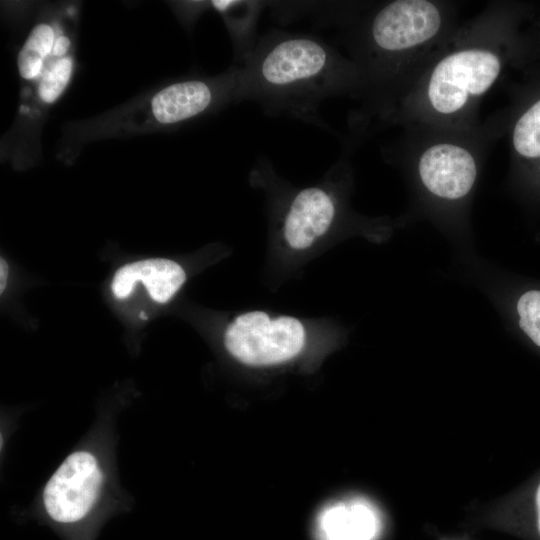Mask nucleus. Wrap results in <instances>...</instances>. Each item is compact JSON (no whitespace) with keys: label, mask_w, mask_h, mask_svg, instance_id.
Listing matches in <instances>:
<instances>
[{"label":"nucleus","mask_w":540,"mask_h":540,"mask_svg":"<svg viewBox=\"0 0 540 540\" xmlns=\"http://www.w3.org/2000/svg\"><path fill=\"white\" fill-rule=\"evenodd\" d=\"M506 12L491 9L457 28L380 120L409 127L470 128L481 99L513 60Z\"/></svg>","instance_id":"nucleus-1"},{"label":"nucleus","mask_w":540,"mask_h":540,"mask_svg":"<svg viewBox=\"0 0 540 540\" xmlns=\"http://www.w3.org/2000/svg\"><path fill=\"white\" fill-rule=\"evenodd\" d=\"M448 3L393 0L345 18V45L362 79L354 124L381 120L455 31Z\"/></svg>","instance_id":"nucleus-2"},{"label":"nucleus","mask_w":540,"mask_h":540,"mask_svg":"<svg viewBox=\"0 0 540 540\" xmlns=\"http://www.w3.org/2000/svg\"><path fill=\"white\" fill-rule=\"evenodd\" d=\"M241 67L242 101L257 103L269 117L285 116L330 129L320 114L332 97L359 99L356 64L323 39L271 29Z\"/></svg>","instance_id":"nucleus-3"},{"label":"nucleus","mask_w":540,"mask_h":540,"mask_svg":"<svg viewBox=\"0 0 540 540\" xmlns=\"http://www.w3.org/2000/svg\"><path fill=\"white\" fill-rule=\"evenodd\" d=\"M416 136L388 155L407 157L423 196L442 206H459L469 199L478 181L484 136L470 128L409 127ZM408 140V139H407Z\"/></svg>","instance_id":"nucleus-4"},{"label":"nucleus","mask_w":540,"mask_h":540,"mask_svg":"<svg viewBox=\"0 0 540 540\" xmlns=\"http://www.w3.org/2000/svg\"><path fill=\"white\" fill-rule=\"evenodd\" d=\"M303 324L296 318H272L262 311L237 316L227 327L224 344L241 363L252 366L279 364L297 356L305 345Z\"/></svg>","instance_id":"nucleus-5"},{"label":"nucleus","mask_w":540,"mask_h":540,"mask_svg":"<svg viewBox=\"0 0 540 540\" xmlns=\"http://www.w3.org/2000/svg\"><path fill=\"white\" fill-rule=\"evenodd\" d=\"M105 474L98 457L88 450L72 452L47 481L42 502L54 522L69 525L86 518L97 505Z\"/></svg>","instance_id":"nucleus-6"},{"label":"nucleus","mask_w":540,"mask_h":540,"mask_svg":"<svg viewBox=\"0 0 540 540\" xmlns=\"http://www.w3.org/2000/svg\"><path fill=\"white\" fill-rule=\"evenodd\" d=\"M340 212L337 195L327 185L301 188L284 209L283 235L296 250L310 247L334 225Z\"/></svg>","instance_id":"nucleus-7"},{"label":"nucleus","mask_w":540,"mask_h":540,"mask_svg":"<svg viewBox=\"0 0 540 540\" xmlns=\"http://www.w3.org/2000/svg\"><path fill=\"white\" fill-rule=\"evenodd\" d=\"M186 274L176 262L168 259H148L129 263L121 267L111 282L113 295L127 298L138 283H142L150 297L165 303L181 288Z\"/></svg>","instance_id":"nucleus-8"},{"label":"nucleus","mask_w":540,"mask_h":540,"mask_svg":"<svg viewBox=\"0 0 540 540\" xmlns=\"http://www.w3.org/2000/svg\"><path fill=\"white\" fill-rule=\"evenodd\" d=\"M380 526L375 508L360 499L331 505L323 510L318 519L323 540H374Z\"/></svg>","instance_id":"nucleus-9"},{"label":"nucleus","mask_w":540,"mask_h":540,"mask_svg":"<svg viewBox=\"0 0 540 540\" xmlns=\"http://www.w3.org/2000/svg\"><path fill=\"white\" fill-rule=\"evenodd\" d=\"M211 5L224 17L233 40L237 62L243 66L258 44L260 37L257 36V24L268 2L214 0Z\"/></svg>","instance_id":"nucleus-10"},{"label":"nucleus","mask_w":540,"mask_h":540,"mask_svg":"<svg viewBox=\"0 0 540 540\" xmlns=\"http://www.w3.org/2000/svg\"><path fill=\"white\" fill-rule=\"evenodd\" d=\"M510 142L513 155L521 162L540 165V97L514 121Z\"/></svg>","instance_id":"nucleus-11"},{"label":"nucleus","mask_w":540,"mask_h":540,"mask_svg":"<svg viewBox=\"0 0 540 540\" xmlns=\"http://www.w3.org/2000/svg\"><path fill=\"white\" fill-rule=\"evenodd\" d=\"M54 31L47 24L33 28L18 55V70L27 80L36 78L41 72L44 59L54 46Z\"/></svg>","instance_id":"nucleus-12"},{"label":"nucleus","mask_w":540,"mask_h":540,"mask_svg":"<svg viewBox=\"0 0 540 540\" xmlns=\"http://www.w3.org/2000/svg\"><path fill=\"white\" fill-rule=\"evenodd\" d=\"M515 312L521 331L540 348V290L531 289L521 294Z\"/></svg>","instance_id":"nucleus-13"},{"label":"nucleus","mask_w":540,"mask_h":540,"mask_svg":"<svg viewBox=\"0 0 540 540\" xmlns=\"http://www.w3.org/2000/svg\"><path fill=\"white\" fill-rule=\"evenodd\" d=\"M73 62L69 57L56 60L44 73L38 92L42 101L54 102L66 88L72 73Z\"/></svg>","instance_id":"nucleus-14"},{"label":"nucleus","mask_w":540,"mask_h":540,"mask_svg":"<svg viewBox=\"0 0 540 540\" xmlns=\"http://www.w3.org/2000/svg\"><path fill=\"white\" fill-rule=\"evenodd\" d=\"M70 46V41L67 37L61 36L54 43L52 53L54 56H63Z\"/></svg>","instance_id":"nucleus-15"},{"label":"nucleus","mask_w":540,"mask_h":540,"mask_svg":"<svg viewBox=\"0 0 540 540\" xmlns=\"http://www.w3.org/2000/svg\"><path fill=\"white\" fill-rule=\"evenodd\" d=\"M533 506L536 516V525L540 534V480L537 482L533 491Z\"/></svg>","instance_id":"nucleus-16"},{"label":"nucleus","mask_w":540,"mask_h":540,"mask_svg":"<svg viewBox=\"0 0 540 540\" xmlns=\"http://www.w3.org/2000/svg\"><path fill=\"white\" fill-rule=\"evenodd\" d=\"M8 277V265L6 261L1 258L0 262V292L3 293Z\"/></svg>","instance_id":"nucleus-17"},{"label":"nucleus","mask_w":540,"mask_h":540,"mask_svg":"<svg viewBox=\"0 0 540 540\" xmlns=\"http://www.w3.org/2000/svg\"><path fill=\"white\" fill-rule=\"evenodd\" d=\"M140 318L143 319V320H146V319H147V316L145 315L144 312H141Z\"/></svg>","instance_id":"nucleus-18"}]
</instances>
